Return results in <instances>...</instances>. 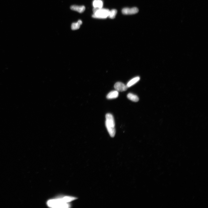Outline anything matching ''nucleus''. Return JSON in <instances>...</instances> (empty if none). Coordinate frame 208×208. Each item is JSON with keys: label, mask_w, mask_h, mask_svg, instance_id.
<instances>
[{"label": "nucleus", "mask_w": 208, "mask_h": 208, "mask_svg": "<svg viewBox=\"0 0 208 208\" xmlns=\"http://www.w3.org/2000/svg\"><path fill=\"white\" fill-rule=\"evenodd\" d=\"M83 22L81 20H79L77 23H73L72 24L71 29L73 30H76L78 29L80 27V25L82 24Z\"/></svg>", "instance_id": "11"}, {"label": "nucleus", "mask_w": 208, "mask_h": 208, "mask_svg": "<svg viewBox=\"0 0 208 208\" xmlns=\"http://www.w3.org/2000/svg\"><path fill=\"white\" fill-rule=\"evenodd\" d=\"M114 87L116 91L121 92L126 91L128 88L126 85L120 82L116 83L114 85Z\"/></svg>", "instance_id": "5"}, {"label": "nucleus", "mask_w": 208, "mask_h": 208, "mask_svg": "<svg viewBox=\"0 0 208 208\" xmlns=\"http://www.w3.org/2000/svg\"><path fill=\"white\" fill-rule=\"evenodd\" d=\"M106 118L105 125L107 130L111 137H113L115 136L116 133L115 124L113 116L111 114L107 113L106 115Z\"/></svg>", "instance_id": "2"}, {"label": "nucleus", "mask_w": 208, "mask_h": 208, "mask_svg": "<svg viewBox=\"0 0 208 208\" xmlns=\"http://www.w3.org/2000/svg\"><path fill=\"white\" fill-rule=\"evenodd\" d=\"M47 205L49 207L53 208H67L71 206L70 203H67L64 201L60 196L48 200Z\"/></svg>", "instance_id": "1"}, {"label": "nucleus", "mask_w": 208, "mask_h": 208, "mask_svg": "<svg viewBox=\"0 0 208 208\" xmlns=\"http://www.w3.org/2000/svg\"><path fill=\"white\" fill-rule=\"evenodd\" d=\"M93 11V17L104 19L108 17L110 10L108 9L94 7Z\"/></svg>", "instance_id": "3"}, {"label": "nucleus", "mask_w": 208, "mask_h": 208, "mask_svg": "<svg viewBox=\"0 0 208 208\" xmlns=\"http://www.w3.org/2000/svg\"><path fill=\"white\" fill-rule=\"evenodd\" d=\"M140 79V78L138 76L135 77L132 79L126 85L127 87L128 88L131 87L139 82Z\"/></svg>", "instance_id": "8"}, {"label": "nucleus", "mask_w": 208, "mask_h": 208, "mask_svg": "<svg viewBox=\"0 0 208 208\" xmlns=\"http://www.w3.org/2000/svg\"><path fill=\"white\" fill-rule=\"evenodd\" d=\"M71 10L78 12L82 13L84 12L85 10V7L84 6H78L77 5H72L70 7Z\"/></svg>", "instance_id": "6"}, {"label": "nucleus", "mask_w": 208, "mask_h": 208, "mask_svg": "<svg viewBox=\"0 0 208 208\" xmlns=\"http://www.w3.org/2000/svg\"><path fill=\"white\" fill-rule=\"evenodd\" d=\"M93 5L95 8H102L103 2L102 0H94L93 2Z\"/></svg>", "instance_id": "10"}, {"label": "nucleus", "mask_w": 208, "mask_h": 208, "mask_svg": "<svg viewBox=\"0 0 208 208\" xmlns=\"http://www.w3.org/2000/svg\"><path fill=\"white\" fill-rule=\"evenodd\" d=\"M139 9L136 7L124 8L122 9V12L123 14L130 15L134 14L139 12Z\"/></svg>", "instance_id": "4"}, {"label": "nucleus", "mask_w": 208, "mask_h": 208, "mask_svg": "<svg viewBox=\"0 0 208 208\" xmlns=\"http://www.w3.org/2000/svg\"><path fill=\"white\" fill-rule=\"evenodd\" d=\"M119 92L118 91H112L110 92L107 96V98L108 99H112L116 98L118 97Z\"/></svg>", "instance_id": "7"}, {"label": "nucleus", "mask_w": 208, "mask_h": 208, "mask_svg": "<svg viewBox=\"0 0 208 208\" xmlns=\"http://www.w3.org/2000/svg\"><path fill=\"white\" fill-rule=\"evenodd\" d=\"M127 97L128 99L133 102H137L139 101V99L136 95L132 94V93H129L128 94Z\"/></svg>", "instance_id": "9"}, {"label": "nucleus", "mask_w": 208, "mask_h": 208, "mask_svg": "<svg viewBox=\"0 0 208 208\" xmlns=\"http://www.w3.org/2000/svg\"><path fill=\"white\" fill-rule=\"evenodd\" d=\"M117 13V11L116 9H112L111 11H110L108 17L112 19H113L115 18Z\"/></svg>", "instance_id": "12"}]
</instances>
